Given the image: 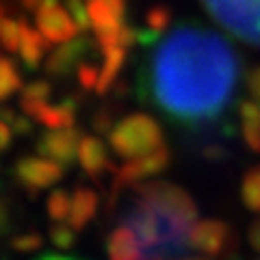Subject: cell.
I'll list each match as a JSON object with an SVG mask.
<instances>
[{
  "mask_svg": "<svg viewBox=\"0 0 260 260\" xmlns=\"http://www.w3.org/2000/svg\"><path fill=\"white\" fill-rule=\"evenodd\" d=\"M241 61L234 48L198 24L165 32L152 48L145 87L167 117L200 124L219 117L239 87Z\"/></svg>",
  "mask_w": 260,
  "mask_h": 260,
  "instance_id": "obj_1",
  "label": "cell"
},
{
  "mask_svg": "<svg viewBox=\"0 0 260 260\" xmlns=\"http://www.w3.org/2000/svg\"><path fill=\"white\" fill-rule=\"evenodd\" d=\"M223 223L200 221L189 193L167 182L139 186L107 239L109 260H182L223 249Z\"/></svg>",
  "mask_w": 260,
  "mask_h": 260,
  "instance_id": "obj_2",
  "label": "cell"
},
{
  "mask_svg": "<svg viewBox=\"0 0 260 260\" xmlns=\"http://www.w3.org/2000/svg\"><path fill=\"white\" fill-rule=\"evenodd\" d=\"M202 5L223 30L260 48V0H202Z\"/></svg>",
  "mask_w": 260,
  "mask_h": 260,
  "instance_id": "obj_3",
  "label": "cell"
},
{
  "mask_svg": "<svg viewBox=\"0 0 260 260\" xmlns=\"http://www.w3.org/2000/svg\"><path fill=\"white\" fill-rule=\"evenodd\" d=\"M113 145L119 154L130 158L154 156L158 145V128L148 117H130L113 135Z\"/></svg>",
  "mask_w": 260,
  "mask_h": 260,
  "instance_id": "obj_4",
  "label": "cell"
},
{
  "mask_svg": "<svg viewBox=\"0 0 260 260\" xmlns=\"http://www.w3.org/2000/svg\"><path fill=\"white\" fill-rule=\"evenodd\" d=\"M18 172L24 182L35 184V186H44L56 178L54 165H50V162H46V160H24Z\"/></svg>",
  "mask_w": 260,
  "mask_h": 260,
  "instance_id": "obj_5",
  "label": "cell"
},
{
  "mask_svg": "<svg viewBox=\"0 0 260 260\" xmlns=\"http://www.w3.org/2000/svg\"><path fill=\"white\" fill-rule=\"evenodd\" d=\"M20 85V76L15 74L13 65L9 61L0 59V100L7 95H11Z\"/></svg>",
  "mask_w": 260,
  "mask_h": 260,
  "instance_id": "obj_6",
  "label": "cell"
},
{
  "mask_svg": "<svg viewBox=\"0 0 260 260\" xmlns=\"http://www.w3.org/2000/svg\"><path fill=\"white\" fill-rule=\"evenodd\" d=\"M20 39H22V28L11 20H3L0 22V42H3L9 50L20 48Z\"/></svg>",
  "mask_w": 260,
  "mask_h": 260,
  "instance_id": "obj_7",
  "label": "cell"
},
{
  "mask_svg": "<svg viewBox=\"0 0 260 260\" xmlns=\"http://www.w3.org/2000/svg\"><path fill=\"white\" fill-rule=\"evenodd\" d=\"M9 128H7L5 124H3V121H0V150H3V148H7V143H9Z\"/></svg>",
  "mask_w": 260,
  "mask_h": 260,
  "instance_id": "obj_8",
  "label": "cell"
},
{
  "mask_svg": "<svg viewBox=\"0 0 260 260\" xmlns=\"http://www.w3.org/2000/svg\"><path fill=\"white\" fill-rule=\"evenodd\" d=\"M258 70H260V68H258ZM251 89H254L256 98L260 100V72H256V74H254V78H251Z\"/></svg>",
  "mask_w": 260,
  "mask_h": 260,
  "instance_id": "obj_9",
  "label": "cell"
},
{
  "mask_svg": "<svg viewBox=\"0 0 260 260\" xmlns=\"http://www.w3.org/2000/svg\"><path fill=\"white\" fill-rule=\"evenodd\" d=\"M37 260H80V258H72V256H61V254H46Z\"/></svg>",
  "mask_w": 260,
  "mask_h": 260,
  "instance_id": "obj_10",
  "label": "cell"
},
{
  "mask_svg": "<svg viewBox=\"0 0 260 260\" xmlns=\"http://www.w3.org/2000/svg\"><path fill=\"white\" fill-rule=\"evenodd\" d=\"M182 260H210V258H182Z\"/></svg>",
  "mask_w": 260,
  "mask_h": 260,
  "instance_id": "obj_11",
  "label": "cell"
}]
</instances>
